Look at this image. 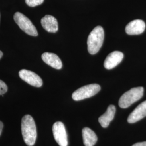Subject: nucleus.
Masks as SVG:
<instances>
[{
  "instance_id": "f257e3e1",
  "label": "nucleus",
  "mask_w": 146,
  "mask_h": 146,
  "mask_svg": "<svg viewBox=\"0 0 146 146\" xmlns=\"http://www.w3.org/2000/svg\"><path fill=\"white\" fill-rule=\"evenodd\" d=\"M21 131L23 140L27 146H33L36 140V127L31 115H25L21 121Z\"/></svg>"
},
{
  "instance_id": "f03ea898",
  "label": "nucleus",
  "mask_w": 146,
  "mask_h": 146,
  "mask_svg": "<svg viewBox=\"0 0 146 146\" xmlns=\"http://www.w3.org/2000/svg\"><path fill=\"white\" fill-rule=\"evenodd\" d=\"M104 33L101 26L95 27L89 35L87 39V46L88 52L94 55L99 51L104 40Z\"/></svg>"
},
{
  "instance_id": "7ed1b4c3",
  "label": "nucleus",
  "mask_w": 146,
  "mask_h": 146,
  "mask_svg": "<svg viewBox=\"0 0 146 146\" xmlns=\"http://www.w3.org/2000/svg\"><path fill=\"white\" fill-rule=\"evenodd\" d=\"M144 89L142 87L131 88L123 94L120 98L119 105L122 108L129 107L133 104L141 99L143 95Z\"/></svg>"
},
{
  "instance_id": "20e7f679",
  "label": "nucleus",
  "mask_w": 146,
  "mask_h": 146,
  "mask_svg": "<svg viewBox=\"0 0 146 146\" xmlns=\"http://www.w3.org/2000/svg\"><path fill=\"white\" fill-rule=\"evenodd\" d=\"M14 19L21 30L25 31L26 34L33 36H37L38 35L35 27L25 15L20 12H16L14 15Z\"/></svg>"
},
{
  "instance_id": "39448f33",
  "label": "nucleus",
  "mask_w": 146,
  "mask_h": 146,
  "mask_svg": "<svg viewBox=\"0 0 146 146\" xmlns=\"http://www.w3.org/2000/svg\"><path fill=\"white\" fill-rule=\"evenodd\" d=\"M101 89L98 84H90L83 86L72 94V98L75 101H80L82 100L90 98L97 94Z\"/></svg>"
},
{
  "instance_id": "423d86ee",
  "label": "nucleus",
  "mask_w": 146,
  "mask_h": 146,
  "mask_svg": "<svg viewBox=\"0 0 146 146\" xmlns=\"http://www.w3.org/2000/svg\"><path fill=\"white\" fill-rule=\"evenodd\" d=\"M52 133L55 141L60 146H68L67 134L64 124L56 122L52 126Z\"/></svg>"
},
{
  "instance_id": "0eeeda50",
  "label": "nucleus",
  "mask_w": 146,
  "mask_h": 146,
  "mask_svg": "<svg viewBox=\"0 0 146 146\" xmlns=\"http://www.w3.org/2000/svg\"><path fill=\"white\" fill-rule=\"evenodd\" d=\"M19 74L22 80L32 86L40 87L42 86V78L36 73L26 69H22L19 72Z\"/></svg>"
},
{
  "instance_id": "6e6552de",
  "label": "nucleus",
  "mask_w": 146,
  "mask_h": 146,
  "mask_svg": "<svg viewBox=\"0 0 146 146\" xmlns=\"http://www.w3.org/2000/svg\"><path fill=\"white\" fill-rule=\"evenodd\" d=\"M146 24L145 22L141 20H135L131 21L126 27L125 31L128 35H139L145 31Z\"/></svg>"
},
{
  "instance_id": "1a4fd4ad",
  "label": "nucleus",
  "mask_w": 146,
  "mask_h": 146,
  "mask_svg": "<svg viewBox=\"0 0 146 146\" xmlns=\"http://www.w3.org/2000/svg\"><path fill=\"white\" fill-rule=\"evenodd\" d=\"M123 56V54L119 51L110 53L104 60V68L107 69H111L115 68L122 61Z\"/></svg>"
},
{
  "instance_id": "9d476101",
  "label": "nucleus",
  "mask_w": 146,
  "mask_h": 146,
  "mask_svg": "<svg viewBox=\"0 0 146 146\" xmlns=\"http://www.w3.org/2000/svg\"><path fill=\"white\" fill-rule=\"evenodd\" d=\"M146 116V100L139 104L128 118L129 123H134L142 119Z\"/></svg>"
},
{
  "instance_id": "9b49d317",
  "label": "nucleus",
  "mask_w": 146,
  "mask_h": 146,
  "mask_svg": "<svg viewBox=\"0 0 146 146\" xmlns=\"http://www.w3.org/2000/svg\"><path fill=\"white\" fill-rule=\"evenodd\" d=\"M43 61L56 69H60L62 67V63L57 55L51 52H44L42 55Z\"/></svg>"
},
{
  "instance_id": "f8f14e48",
  "label": "nucleus",
  "mask_w": 146,
  "mask_h": 146,
  "mask_svg": "<svg viewBox=\"0 0 146 146\" xmlns=\"http://www.w3.org/2000/svg\"><path fill=\"white\" fill-rule=\"evenodd\" d=\"M43 28L50 33H56L58 31V22L56 19L50 15L44 16L41 21Z\"/></svg>"
},
{
  "instance_id": "ddd939ff",
  "label": "nucleus",
  "mask_w": 146,
  "mask_h": 146,
  "mask_svg": "<svg viewBox=\"0 0 146 146\" xmlns=\"http://www.w3.org/2000/svg\"><path fill=\"white\" fill-rule=\"evenodd\" d=\"M116 108L114 105H110L104 114L99 118V122L103 128H107L110 125V122L114 118Z\"/></svg>"
},
{
  "instance_id": "4468645a",
  "label": "nucleus",
  "mask_w": 146,
  "mask_h": 146,
  "mask_svg": "<svg viewBox=\"0 0 146 146\" xmlns=\"http://www.w3.org/2000/svg\"><path fill=\"white\" fill-rule=\"evenodd\" d=\"M82 137L85 146H93L98 140L95 133L87 127H85L82 129Z\"/></svg>"
},
{
  "instance_id": "2eb2a0df",
  "label": "nucleus",
  "mask_w": 146,
  "mask_h": 146,
  "mask_svg": "<svg viewBox=\"0 0 146 146\" xmlns=\"http://www.w3.org/2000/svg\"><path fill=\"white\" fill-rule=\"evenodd\" d=\"M44 0H25L27 5L31 7H36L43 3Z\"/></svg>"
},
{
  "instance_id": "dca6fc26",
  "label": "nucleus",
  "mask_w": 146,
  "mask_h": 146,
  "mask_svg": "<svg viewBox=\"0 0 146 146\" xmlns=\"http://www.w3.org/2000/svg\"><path fill=\"white\" fill-rule=\"evenodd\" d=\"M8 90V87L7 84L2 80H0V95L5 93Z\"/></svg>"
},
{
  "instance_id": "f3484780",
  "label": "nucleus",
  "mask_w": 146,
  "mask_h": 146,
  "mask_svg": "<svg viewBox=\"0 0 146 146\" xmlns=\"http://www.w3.org/2000/svg\"><path fill=\"white\" fill-rule=\"evenodd\" d=\"M132 146H146V141L136 143L135 144L133 145Z\"/></svg>"
},
{
  "instance_id": "a211bd4d",
  "label": "nucleus",
  "mask_w": 146,
  "mask_h": 146,
  "mask_svg": "<svg viewBox=\"0 0 146 146\" xmlns=\"http://www.w3.org/2000/svg\"><path fill=\"white\" fill-rule=\"evenodd\" d=\"M3 124L1 121H0V135L2 133V131L3 129Z\"/></svg>"
},
{
  "instance_id": "6ab92c4d",
  "label": "nucleus",
  "mask_w": 146,
  "mask_h": 146,
  "mask_svg": "<svg viewBox=\"0 0 146 146\" xmlns=\"http://www.w3.org/2000/svg\"><path fill=\"white\" fill-rule=\"evenodd\" d=\"M2 56H3V52L0 50V59H1V58L2 57Z\"/></svg>"
}]
</instances>
